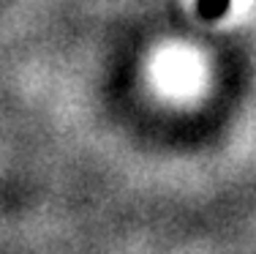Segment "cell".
Listing matches in <instances>:
<instances>
[{
	"label": "cell",
	"instance_id": "1",
	"mask_svg": "<svg viewBox=\"0 0 256 254\" xmlns=\"http://www.w3.org/2000/svg\"><path fill=\"white\" fill-rule=\"evenodd\" d=\"M229 3L232 0H194V9H196V14L202 17V20L216 22L229 11Z\"/></svg>",
	"mask_w": 256,
	"mask_h": 254
}]
</instances>
